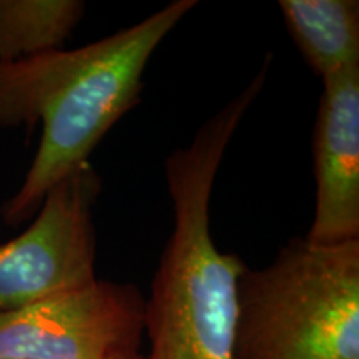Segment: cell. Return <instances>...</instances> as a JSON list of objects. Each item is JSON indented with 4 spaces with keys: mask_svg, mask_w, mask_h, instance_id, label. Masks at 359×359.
Masks as SVG:
<instances>
[{
    "mask_svg": "<svg viewBox=\"0 0 359 359\" xmlns=\"http://www.w3.org/2000/svg\"><path fill=\"white\" fill-rule=\"evenodd\" d=\"M195 6L175 0L93 43L0 65V128L42 123L24 183L2 206L4 223L19 226L34 218L57 183L90 163L109 130L140 103L154 52Z\"/></svg>",
    "mask_w": 359,
    "mask_h": 359,
    "instance_id": "obj_1",
    "label": "cell"
},
{
    "mask_svg": "<svg viewBox=\"0 0 359 359\" xmlns=\"http://www.w3.org/2000/svg\"><path fill=\"white\" fill-rule=\"evenodd\" d=\"M217 175L212 161L196 156L165 167L173 231L145 298L143 359H233L238 281L248 266L212 236Z\"/></svg>",
    "mask_w": 359,
    "mask_h": 359,
    "instance_id": "obj_2",
    "label": "cell"
},
{
    "mask_svg": "<svg viewBox=\"0 0 359 359\" xmlns=\"http://www.w3.org/2000/svg\"><path fill=\"white\" fill-rule=\"evenodd\" d=\"M233 359H359V240L293 238L238 281Z\"/></svg>",
    "mask_w": 359,
    "mask_h": 359,
    "instance_id": "obj_3",
    "label": "cell"
},
{
    "mask_svg": "<svg viewBox=\"0 0 359 359\" xmlns=\"http://www.w3.org/2000/svg\"><path fill=\"white\" fill-rule=\"evenodd\" d=\"M102 180L85 163L47 193L24 233L0 245V313L93 285V206Z\"/></svg>",
    "mask_w": 359,
    "mask_h": 359,
    "instance_id": "obj_4",
    "label": "cell"
},
{
    "mask_svg": "<svg viewBox=\"0 0 359 359\" xmlns=\"http://www.w3.org/2000/svg\"><path fill=\"white\" fill-rule=\"evenodd\" d=\"M143 313L137 286L97 280L0 313V359H130L142 353Z\"/></svg>",
    "mask_w": 359,
    "mask_h": 359,
    "instance_id": "obj_5",
    "label": "cell"
},
{
    "mask_svg": "<svg viewBox=\"0 0 359 359\" xmlns=\"http://www.w3.org/2000/svg\"><path fill=\"white\" fill-rule=\"evenodd\" d=\"M313 130V245L359 240V64L323 79Z\"/></svg>",
    "mask_w": 359,
    "mask_h": 359,
    "instance_id": "obj_6",
    "label": "cell"
},
{
    "mask_svg": "<svg viewBox=\"0 0 359 359\" xmlns=\"http://www.w3.org/2000/svg\"><path fill=\"white\" fill-rule=\"evenodd\" d=\"M290 35L318 77L359 64L358 0H281Z\"/></svg>",
    "mask_w": 359,
    "mask_h": 359,
    "instance_id": "obj_7",
    "label": "cell"
},
{
    "mask_svg": "<svg viewBox=\"0 0 359 359\" xmlns=\"http://www.w3.org/2000/svg\"><path fill=\"white\" fill-rule=\"evenodd\" d=\"M85 8L82 0H0V65L60 50Z\"/></svg>",
    "mask_w": 359,
    "mask_h": 359,
    "instance_id": "obj_8",
    "label": "cell"
},
{
    "mask_svg": "<svg viewBox=\"0 0 359 359\" xmlns=\"http://www.w3.org/2000/svg\"><path fill=\"white\" fill-rule=\"evenodd\" d=\"M130 359H143V353L137 354V356H133V358H130Z\"/></svg>",
    "mask_w": 359,
    "mask_h": 359,
    "instance_id": "obj_9",
    "label": "cell"
}]
</instances>
